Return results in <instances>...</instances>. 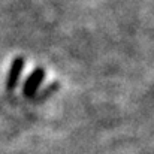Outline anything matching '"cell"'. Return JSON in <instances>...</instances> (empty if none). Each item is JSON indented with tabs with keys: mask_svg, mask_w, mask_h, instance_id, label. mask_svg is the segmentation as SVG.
Wrapping results in <instances>:
<instances>
[{
	"mask_svg": "<svg viewBox=\"0 0 154 154\" xmlns=\"http://www.w3.org/2000/svg\"><path fill=\"white\" fill-rule=\"evenodd\" d=\"M24 58L23 57H17L14 58L12 64H11V69L8 72V76H6V90L8 91H14L18 85V81H20V76L24 70Z\"/></svg>",
	"mask_w": 154,
	"mask_h": 154,
	"instance_id": "obj_2",
	"label": "cell"
},
{
	"mask_svg": "<svg viewBox=\"0 0 154 154\" xmlns=\"http://www.w3.org/2000/svg\"><path fill=\"white\" fill-rule=\"evenodd\" d=\"M44 78H45V69H44V67H36V69L29 75V78H27L26 82H24V87H23L24 96L29 97V99L33 97V96L38 93V88H39V85L42 84Z\"/></svg>",
	"mask_w": 154,
	"mask_h": 154,
	"instance_id": "obj_1",
	"label": "cell"
}]
</instances>
